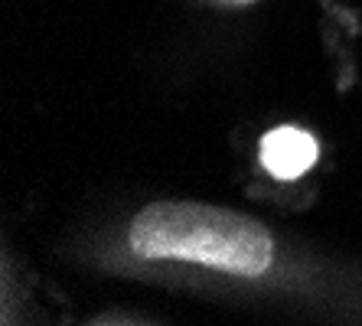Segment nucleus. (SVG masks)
I'll list each match as a JSON object with an SVG mask.
<instances>
[{"mask_svg": "<svg viewBox=\"0 0 362 326\" xmlns=\"http://www.w3.org/2000/svg\"><path fill=\"white\" fill-rule=\"evenodd\" d=\"M262 163L274 180H297L317 163V141L300 127H274L262 141Z\"/></svg>", "mask_w": 362, "mask_h": 326, "instance_id": "nucleus-2", "label": "nucleus"}, {"mask_svg": "<svg viewBox=\"0 0 362 326\" xmlns=\"http://www.w3.org/2000/svg\"><path fill=\"white\" fill-rule=\"evenodd\" d=\"M127 245L144 261H186L238 277L264 274L274 258L262 222L202 202H151L127 228Z\"/></svg>", "mask_w": 362, "mask_h": 326, "instance_id": "nucleus-1", "label": "nucleus"}]
</instances>
